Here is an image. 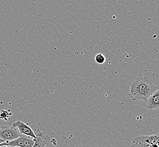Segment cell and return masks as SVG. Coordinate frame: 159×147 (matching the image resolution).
<instances>
[{
	"instance_id": "cell-10",
	"label": "cell",
	"mask_w": 159,
	"mask_h": 147,
	"mask_svg": "<svg viewBox=\"0 0 159 147\" xmlns=\"http://www.w3.org/2000/svg\"><path fill=\"white\" fill-rule=\"evenodd\" d=\"M95 60L97 64L102 65L105 63L106 58L104 55L102 54H98L95 57Z\"/></svg>"
},
{
	"instance_id": "cell-1",
	"label": "cell",
	"mask_w": 159,
	"mask_h": 147,
	"mask_svg": "<svg viewBox=\"0 0 159 147\" xmlns=\"http://www.w3.org/2000/svg\"><path fill=\"white\" fill-rule=\"evenodd\" d=\"M150 79L143 77L134 80L130 86L129 96L133 101H146L158 89Z\"/></svg>"
},
{
	"instance_id": "cell-11",
	"label": "cell",
	"mask_w": 159,
	"mask_h": 147,
	"mask_svg": "<svg viewBox=\"0 0 159 147\" xmlns=\"http://www.w3.org/2000/svg\"><path fill=\"white\" fill-rule=\"evenodd\" d=\"M4 142H5V141L3 140V139H2L1 138H0V144H1V143H4Z\"/></svg>"
},
{
	"instance_id": "cell-7",
	"label": "cell",
	"mask_w": 159,
	"mask_h": 147,
	"mask_svg": "<svg viewBox=\"0 0 159 147\" xmlns=\"http://www.w3.org/2000/svg\"><path fill=\"white\" fill-rule=\"evenodd\" d=\"M131 147H151L147 139V136H141L135 138L131 141Z\"/></svg>"
},
{
	"instance_id": "cell-13",
	"label": "cell",
	"mask_w": 159,
	"mask_h": 147,
	"mask_svg": "<svg viewBox=\"0 0 159 147\" xmlns=\"http://www.w3.org/2000/svg\"></svg>"
},
{
	"instance_id": "cell-12",
	"label": "cell",
	"mask_w": 159,
	"mask_h": 147,
	"mask_svg": "<svg viewBox=\"0 0 159 147\" xmlns=\"http://www.w3.org/2000/svg\"><path fill=\"white\" fill-rule=\"evenodd\" d=\"M0 147H7V146H6V145H2V146H0Z\"/></svg>"
},
{
	"instance_id": "cell-6",
	"label": "cell",
	"mask_w": 159,
	"mask_h": 147,
	"mask_svg": "<svg viewBox=\"0 0 159 147\" xmlns=\"http://www.w3.org/2000/svg\"><path fill=\"white\" fill-rule=\"evenodd\" d=\"M146 108L149 110L159 108V87L148 98L146 101Z\"/></svg>"
},
{
	"instance_id": "cell-3",
	"label": "cell",
	"mask_w": 159,
	"mask_h": 147,
	"mask_svg": "<svg viewBox=\"0 0 159 147\" xmlns=\"http://www.w3.org/2000/svg\"><path fill=\"white\" fill-rule=\"evenodd\" d=\"M18 129L14 127L4 126L0 128V138L5 141L15 140L20 135Z\"/></svg>"
},
{
	"instance_id": "cell-9",
	"label": "cell",
	"mask_w": 159,
	"mask_h": 147,
	"mask_svg": "<svg viewBox=\"0 0 159 147\" xmlns=\"http://www.w3.org/2000/svg\"><path fill=\"white\" fill-rule=\"evenodd\" d=\"M12 114L10 110H2L0 112V119H2L5 121H7V119L9 118L10 116Z\"/></svg>"
},
{
	"instance_id": "cell-2",
	"label": "cell",
	"mask_w": 159,
	"mask_h": 147,
	"mask_svg": "<svg viewBox=\"0 0 159 147\" xmlns=\"http://www.w3.org/2000/svg\"><path fill=\"white\" fill-rule=\"evenodd\" d=\"M34 144V139L23 135H20L19 138L15 140L1 143L0 146L6 145L9 147H32Z\"/></svg>"
},
{
	"instance_id": "cell-4",
	"label": "cell",
	"mask_w": 159,
	"mask_h": 147,
	"mask_svg": "<svg viewBox=\"0 0 159 147\" xmlns=\"http://www.w3.org/2000/svg\"><path fill=\"white\" fill-rule=\"evenodd\" d=\"M36 138L35 139V144L32 147H45L47 145L51 143V139L46 132L42 131L37 130L34 132Z\"/></svg>"
},
{
	"instance_id": "cell-8",
	"label": "cell",
	"mask_w": 159,
	"mask_h": 147,
	"mask_svg": "<svg viewBox=\"0 0 159 147\" xmlns=\"http://www.w3.org/2000/svg\"><path fill=\"white\" fill-rule=\"evenodd\" d=\"M147 139L151 147H159V135L147 136Z\"/></svg>"
},
{
	"instance_id": "cell-5",
	"label": "cell",
	"mask_w": 159,
	"mask_h": 147,
	"mask_svg": "<svg viewBox=\"0 0 159 147\" xmlns=\"http://www.w3.org/2000/svg\"><path fill=\"white\" fill-rule=\"evenodd\" d=\"M13 127L18 128L21 135L27 136L34 139L36 138L35 132L32 130V128L23 122L17 121L14 122L13 123Z\"/></svg>"
}]
</instances>
